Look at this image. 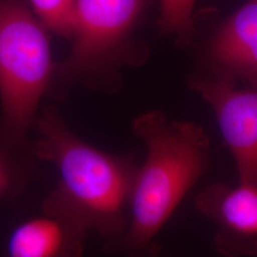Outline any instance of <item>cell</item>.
Masks as SVG:
<instances>
[{
	"label": "cell",
	"mask_w": 257,
	"mask_h": 257,
	"mask_svg": "<svg viewBox=\"0 0 257 257\" xmlns=\"http://www.w3.org/2000/svg\"><path fill=\"white\" fill-rule=\"evenodd\" d=\"M147 0H76L71 40L72 51L55 64L48 93L64 98L70 86L82 84L112 92L119 86L123 66L141 64L146 48L134 32Z\"/></svg>",
	"instance_id": "3957f363"
},
{
	"label": "cell",
	"mask_w": 257,
	"mask_h": 257,
	"mask_svg": "<svg viewBox=\"0 0 257 257\" xmlns=\"http://www.w3.org/2000/svg\"><path fill=\"white\" fill-rule=\"evenodd\" d=\"M207 58L215 77L256 81L257 0H248L219 29L208 46Z\"/></svg>",
	"instance_id": "52a82bcc"
},
{
	"label": "cell",
	"mask_w": 257,
	"mask_h": 257,
	"mask_svg": "<svg viewBox=\"0 0 257 257\" xmlns=\"http://www.w3.org/2000/svg\"><path fill=\"white\" fill-rule=\"evenodd\" d=\"M238 89L225 77L189 79L213 111L226 146L233 156L240 183L257 187V80Z\"/></svg>",
	"instance_id": "5b68a950"
},
{
	"label": "cell",
	"mask_w": 257,
	"mask_h": 257,
	"mask_svg": "<svg viewBox=\"0 0 257 257\" xmlns=\"http://www.w3.org/2000/svg\"><path fill=\"white\" fill-rule=\"evenodd\" d=\"M39 21L60 37L70 39L76 0H30Z\"/></svg>",
	"instance_id": "8fae6325"
},
{
	"label": "cell",
	"mask_w": 257,
	"mask_h": 257,
	"mask_svg": "<svg viewBox=\"0 0 257 257\" xmlns=\"http://www.w3.org/2000/svg\"><path fill=\"white\" fill-rule=\"evenodd\" d=\"M47 31L24 0H0V148L26 151L55 72Z\"/></svg>",
	"instance_id": "277c9868"
},
{
	"label": "cell",
	"mask_w": 257,
	"mask_h": 257,
	"mask_svg": "<svg viewBox=\"0 0 257 257\" xmlns=\"http://www.w3.org/2000/svg\"><path fill=\"white\" fill-rule=\"evenodd\" d=\"M25 151L0 148V199H12L22 192L34 169Z\"/></svg>",
	"instance_id": "9c48e42d"
},
{
	"label": "cell",
	"mask_w": 257,
	"mask_h": 257,
	"mask_svg": "<svg viewBox=\"0 0 257 257\" xmlns=\"http://www.w3.org/2000/svg\"><path fill=\"white\" fill-rule=\"evenodd\" d=\"M86 235L68 221L44 213L13 231L8 251L14 257L77 256Z\"/></svg>",
	"instance_id": "ba28073f"
},
{
	"label": "cell",
	"mask_w": 257,
	"mask_h": 257,
	"mask_svg": "<svg viewBox=\"0 0 257 257\" xmlns=\"http://www.w3.org/2000/svg\"><path fill=\"white\" fill-rule=\"evenodd\" d=\"M32 127L33 155L55 166L57 185L43 203L46 214L68 221L86 234L96 232L112 248L128 223L138 167L133 156H114L93 147L71 131L55 107H46Z\"/></svg>",
	"instance_id": "6da1fadb"
},
{
	"label": "cell",
	"mask_w": 257,
	"mask_h": 257,
	"mask_svg": "<svg viewBox=\"0 0 257 257\" xmlns=\"http://www.w3.org/2000/svg\"><path fill=\"white\" fill-rule=\"evenodd\" d=\"M159 26L166 34L177 37L179 45H189L193 34V9L195 0H159Z\"/></svg>",
	"instance_id": "30bf717a"
},
{
	"label": "cell",
	"mask_w": 257,
	"mask_h": 257,
	"mask_svg": "<svg viewBox=\"0 0 257 257\" xmlns=\"http://www.w3.org/2000/svg\"><path fill=\"white\" fill-rule=\"evenodd\" d=\"M132 128L147 155L135 177L127 229L113 248L140 254L151 249L157 233L206 173L211 140L202 126L170 119L160 110L138 115Z\"/></svg>",
	"instance_id": "7a4b0ae2"
},
{
	"label": "cell",
	"mask_w": 257,
	"mask_h": 257,
	"mask_svg": "<svg viewBox=\"0 0 257 257\" xmlns=\"http://www.w3.org/2000/svg\"><path fill=\"white\" fill-rule=\"evenodd\" d=\"M195 208L217 226L213 247L226 256L257 255V187L214 183L195 197Z\"/></svg>",
	"instance_id": "8992f818"
}]
</instances>
